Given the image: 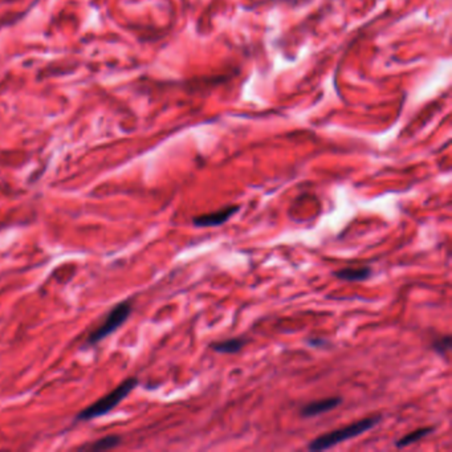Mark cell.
I'll list each match as a JSON object with an SVG mask.
<instances>
[{"label":"cell","mask_w":452,"mask_h":452,"mask_svg":"<svg viewBox=\"0 0 452 452\" xmlns=\"http://www.w3.org/2000/svg\"><path fill=\"white\" fill-rule=\"evenodd\" d=\"M130 312H132V304L129 301L121 302L117 306H114L112 311L109 312L107 317L105 318V321L101 323L100 327L96 330H93L88 337V345H95V343L100 342L104 338H106L110 333H113L114 330L118 329L126 320L130 316Z\"/></svg>","instance_id":"3957f363"},{"label":"cell","mask_w":452,"mask_h":452,"mask_svg":"<svg viewBox=\"0 0 452 452\" xmlns=\"http://www.w3.org/2000/svg\"><path fill=\"white\" fill-rule=\"evenodd\" d=\"M451 346H452V338L451 336L447 334V336H443L440 337V338L435 339L432 342V345H431V348H432L439 355L446 357L447 353H448L449 349H451Z\"/></svg>","instance_id":"30bf717a"},{"label":"cell","mask_w":452,"mask_h":452,"mask_svg":"<svg viewBox=\"0 0 452 452\" xmlns=\"http://www.w3.org/2000/svg\"><path fill=\"white\" fill-rule=\"evenodd\" d=\"M306 343L311 348H325V345H329L325 338H320V337H312V338L306 339Z\"/></svg>","instance_id":"8fae6325"},{"label":"cell","mask_w":452,"mask_h":452,"mask_svg":"<svg viewBox=\"0 0 452 452\" xmlns=\"http://www.w3.org/2000/svg\"><path fill=\"white\" fill-rule=\"evenodd\" d=\"M433 430H435V428L430 427V426H428V427L418 428V430L412 431V432L407 433V435H405L403 438H401V439L396 440L395 446L398 447V448H403V447H407V446H410V444H414V443L419 442V440H422V439H424L426 437H428L430 433L433 432Z\"/></svg>","instance_id":"ba28073f"},{"label":"cell","mask_w":452,"mask_h":452,"mask_svg":"<svg viewBox=\"0 0 452 452\" xmlns=\"http://www.w3.org/2000/svg\"><path fill=\"white\" fill-rule=\"evenodd\" d=\"M371 274H373V270L368 265H365V267L342 268V269L333 272V275L337 279L348 281V283H361V281L370 279Z\"/></svg>","instance_id":"8992f818"},{"label":"cell","mask_w":452,"mask_h":452,"mask_svg":"<svg viewBox=\"0 0 452 452\" xmlns=\"http://www.w3.org/2000/svg\"><path fill=\"white\" fill-rule=\"evenodd\" d=\"M247 342L248 339L244 337H236V338H228L210 343V349L220 354H236L247 345Z\"/></svg>","instance_id":"52a82bcc"},{"label":"cell","mask_w":452,"mask_h":452,"mask_svg":"<svg viewBox=\"0 0 452 452\" xmlns=\"http://www.w3.org/2000/svg\"><path fill=\"white\" fill-rule=\"evenodd\" d=\"M240 210V206H228L223 210H218L210 214H203L199 216H194L192 224L198 228H211V227H219L227 223L232 216H235Z\"/></svg>","instance_id":"277c9868"},{"label":"cell","mask_w":452,"mask_h":452,"mask_svg":"<svg viewBox=\"0 0 452 452\" xmlns=\"http://www.w3.org/2000/svg\"><path fill=\"white\" fill-rule=\"evenodd\" d=\"M381 421H382L381 415H374V417L365 418V419L355 422V423L348 424L345 427L337 428V430L330 431L328 433H323V435H320V437L309 443L308 449L309 451L318 452L333 448V447L338 446V444L346 442V440H350L353 438L359 437L362 433L368 432L371 428L375 427Z\"/></svg>","instance_id":"6da1fadb"},{"label":"cell","mask_w":452,"mask_h":452,"mask_svg":"<svg viewBox=\"0 0 452 452\" xmlns=\"http://www.w3.org/2000/svg\"><path fill=\"white\" fill-rule=\"evenodd\" d=\"M119 440H121V438L117 437V435H110V437H105L102 439L95 442L88 448L93 449V451H104V449H109L118 446Z\"/></svg>","instance_id":"9c48e42d"},{"label":"cell","mask_w":452,"mask_h":452,"mask_svg":"<svg viewBox=\"0 0 452 452\" xmlns=\"http://www.w3.org/2000/svg\"><path fill=\"white\" fill-rule=\"evenodd\" d=\"M341 403H342V398L341 396H332V398L321 399V401H316V402H311L308 405L302 406L300 408V415L302 418L318 417L321 414L332 411V410L338 407Z\"/></svg>","instance_id":"5b68a950"},{"label":"cell","mask_w":452,"mask_h":452,"mask_svg":"<svg viewBox=\"0 0 452 452\" xmlns=\"http://www.w3.org/2000/svg\"><path fill=\"white\" fill-rule=\"evenodd\" d=\"M138 385V381L135 378H129L126 379L125 382H122L118 387L109 393L107 395L102 396L100 401L95 402L93 405H91L89 407H86L85 410H82L79 415H77V421H91L93 418L101 417V415L107 414L109 411H112L117 405H118L123 398H125L128 394L134 389L135 386Z\"/></svg>","instance_id":"7a4b0ae2"}]
</instances>
